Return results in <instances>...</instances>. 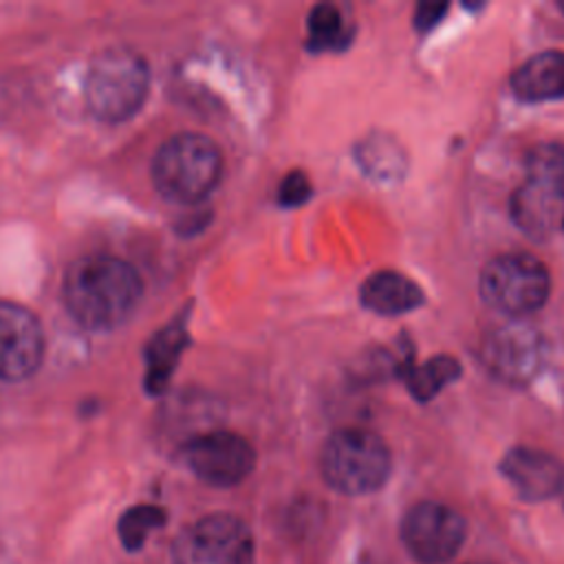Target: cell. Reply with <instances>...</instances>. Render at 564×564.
<instances>
[{
    "label": "cell",
    "mask_w": 564,
    "mask_h": 564,
    "mask_svg": "<svg viewBox=\"0 0 564 564\" xmlns=\"http://www.w3.org/2000/svg\"><path fill=\"white\" fill-rule=\"evenodd\" d=\"M324 480L339 494L364 496L377 491L390 476L392 458L381 436L364 427L330 434L319 458Z\"/></svg>",
    "instance_id": "4"
},
{
    "label": "cell",
    "mask_w": 564,
    "mask_h": 564,
    "mask_svg": "<svg viewBox=\"0 0 564 564\" xmlns=\"http://www.w3.org/2000/svg\"><path fill=\"white\" fill-rule=\"evenodd\" d=\"M527 181L564 192V143L549 141L533 145L524 156Z\"/></svg>",
    "instance_id": "17"
},
{
    "label": "cell",
    "mask_w": 564,
    "mask_h": 564,
    "mask_svg": "<svg viewBox=\"0 0 564 564\" xmlns=\"http://www.w3.org/2000/svg\"><path fill=\"white\" fill-rule=\"evenodd\" d=\"M64 304L88 330H112L139 306L143 284L137 269L108 253L75 260L64 275Z\"/></svg>",
    "instance_id": "1"
},
{
    "label": "cell",
    "mask_w": 564,
    "mask_h": 564,
    "mask_svg": "<svg viewBox=\"0 0 564 564\" xmlns=\"http://www.w3.org/2000/svg\"><path fill=\"white\" fill-rule=\"evenodd\" d=\"M511 218L531 240L564 238V192L527 181L511 196Z\"/></svg>",
    "instance_id": "11"
},
{
    "label": "cell",
    "mask_w": 564,
    "mask_h": 564,
    "mask_svg": "<svg viewBox=\"0 0 564 564\" xmlns=\"http://www.w3.org/2000/svg\"><path fill=\"white\" fill-rule=\"evenodd\" d=\"M185 346L187 330L183 319H174L170 326L154 335V339L145 348V388L150 392H159L165 388Z\"/></svg>",
    "instance_id": "15"
},
{
    "label": "cell",
    "mask_w": 564,
    "mask_h": 564,
    "mask_svg": "<svg viewBox=\"0 0 564 564\" xmlns=\"http://www.w3.org/2000/svg\"><path fill=\"white\" fill-rule=\"evenodd\" d=\"M544 357L542 337L522 322L496 328L482 344L485 366L500 379L522 383L531 379Z\"/></svg>",
    "instance_id": "9"
},
{
    "label": "cell",
    "mask_w": 564,
    "mask_h": 564,
    "mask_svg": "<svg viewBox=\"0 0 564 564\" xmlns=\"http://www.w3.org/2000/svg\"><path fill=\"white\" fill-rule=\"evenodd\" d=\"M465 518L443 502H419L401 522V540L410 555L423 564H441L456 555L465 542Z\"/></svg>",
    "instance_id": "6"
},
{
    "label": "cell",
    "mask_w": 564,
    "mask_h": 564,
    "mask_svg": "<svg viewBox=\"0 0 564 564\" xmlns=\"http://www.w3.org/2000/svg\"><path fill=\"white\" fill-rule=\"evenodd\" d=\"M460 375V366L456 359L438 355L421 366H414L408 370L405 381L410 392L419 399V401H427L432 397L438 394V390L447 383H452L456 377Z\"/></svg>",
    "instance_id": "16"
},
{
    "label": "cell",
    "mask_w": 564,
    "mask_h": 564,
    "mask_svg": "<svg viewBox=\"0 0 564 564\" xmlns=\"http://www.w3.org/2000/svg\"><path fill=\"white\" fill-rule=\"evenodd\" d=\"M447 11V4L445 2H421L414 11V24L416 29L421 31H427L432 29L441 18L443 13Z\"/></svg>",
    "instance_id": "21"
},
{
    "label": "cell",
    "mask_w": 564,
    "mask_h": 564,
    "mask_svg": "<svg viewBox=\"0 0 564 564\" xmlns=\"http://www.w3.org/2000/svg\"><path fill=\"white\" fill-rule=\"evenodd\" d=\"M150 68L130 48H106L88 66L86 104L88 110L108 123H119L139 112L148 97Z\"/></svg>",
    "instance_id": "3"
},
{
    "label": "cell",
    "mask_w": 564,
    "mask_h": 564,
    "mask_svg": "<svg viewBox=\"0 0 564 564\" xmlns=\"http://www.w3.org/2000/svg\"><path fill=\"white\" fill-rule=\"evenodd\" d=\"M308 37H311V48H330L341 44L344 35V24H341V13L335 4H315L308 13Z\"/></svg>",
    "instance_id": "19"
},
{
    "label": "cell",
    "mask_w": 564,
    "mask_h": 564,
    "mask_svg": "<svg viewBox=\"0 0 564 564\" xmlns=\"http://www.w3.org/2000/svg\"><path fill=\"white\" fill-rule=\"evenodd\" d=\"M163 522H165V513L154 505L130 507L119 518V540L128 551H139L145 544L148 535L154 529H159Z\"/></svg>",
    "instance_id": "18"
},
{
    "label": "cell",
    "mask_w": 564,
    "mask_h": 564,
    "mask_svg": "<svg viewBox=\"0 0 564 564\" xmlns=\"http://www.w3.org/2000/svg\"><path fill=\"white\" fill-rule=\"evenodd\" d=\"M560 9H562V11H564V2H560Z\"/></svg>",
    "instance_id": "23"
},
{
    "label": "cell",
    "mask_w": 564,
    "mask_h": 564,
    "mask_svg": "<svg viewBox=\"0 0 564 564\" xmlns=\"http://www.w3.org/2000/svg\"><path fill=\"white\" fill-rule=\"evenodd\" d=\"M223 174L218 145L198 132H178L161 143L152 161V181L172 203L196 205L207 198Z\"/></svg>",
    "instance_id": "2"
},
{
    "label": "cell",
    "mask_w": 564,
    "mask_h": 564,
    "mask_svg": "<svg viewBox=\"0 0 564 564\" xmlns=\"http://www.w3.org/2000/svg\"><path fill=\"white\" fill-rule=\"evenodd\" d=\"M359 300L377 315H401L423 304V291L403 273L383 269L364 280Z\"/></svg>",
    "instance_id": "14"
},
{
    "label": "cell",
    "mask_w": 564,
    "mask_h": 564,
    "mask_svg": "<svg viewBox=\"0 0 564 564\" xmlns=\"http://www.w3.org/2000/svg\"><path fill=\"white\" fill-rule=\"evenodd\" d=\"M500 469L527 500L551 498L564 487V467L560 460L533 447L511 449L502 458Z\"/></svg>",
    "instance_id": "12"
},
{
    "label": "cell",
    "mask_w": 564,
    "mask_h": 564,
    "mask_svg": "<svg viewBox=\"0 0 564 564\" xmlns=\"http://www.w3.org/2000/svg\"><path fill=\"white\" fill-rule=\"evenodd\" d=\"M183 460L203 482L231 487L251 474L256 452L240 434L214 430L187 441L183 445Z\"/></svg>",
    "instance_id": "7"
},
{
    "label": "cell",
    "mask_w": 564,
    "mask_h": 564,
    "mask_svg": "<svg viewBox=\"0 0 564 564\" xmlns=\"http://www.w3.org/2000/svg\"><path fill=\"white\" fill-rule=\"evenodd\" d=\"M189 549L200 564H251V529L234 513H209L189 533Z\"/></svg>",
    "instance_id": "10"
},
{
    "label": "cell",
    "mask_w": 564,
    "mask_h": 564,
    "mask_svg": "<svg viewBox=\"0 0 564 564\" xmlns=\"http://www.w3.org/2000/svg\"><path fill=\"white\" fill-rule=\"evenodd\" d=\"M478 286L487 306L518 319L542 308L551 291V278L535 256L513 251L489 260Z\"/></svg>",
    "instance_id": "5"
},
{
    "label": "cell",
    "mask_w": 564,
    "mask_h": 564,
    "mask_svg": "<svg viewBox=\"0 0 564 564\" xmlns=\"http://www.w3.org/2000/svg\"><path fill=\"white\" fill-rule=\"evenodd\" d=\"M469 564H489V562H469Z\"/></svg>",
    "instance_id": "22"
},
{
    "label": "cell",
    "mask_w": 564,
    "mask_h": 564,
    "mask_svg": "<svg viewBox=\"0 0 564 564\" xmlns=\"http://www.w3.org/2000/svg\"><path fill=\"white\" fill-rule=\"evenodd\" d=\"M44 346L37 315L22 304L0 300V379H29L44 359Z\"/></svg>",
    "instance_id": "8"
},
{
    "label": "cell",
    "mask_w": 564,
    "mask_h": 564,
    "mask_svg": "<svg viewBox=\"0 0 564 564\" xmlns=\"http://www.w3.org/2000/svg\"><path fill=\"white\" fill-rule=\"evenodd\" d=\"M511 90L522 101L564 97V51H542L524 59L511 75Z\"/></svg>",
    "instance_id": "13"
},
{
    "label": "cell",
    "mask_w": 564,
    "mask_h": 564,
    "mask_svg": "<svg viewBox=\"0 0 564 564\" xmlns=\"http://www.w3.org/2000/svg\"><path fill=\"white\" fill-rule=\"evenodd\" d=\"M308 196H311V183L302 172H289L278 187V200L284 207H297L306 203Z\"/></svg>",
    "instance_id": "20"
}]
</instances>
